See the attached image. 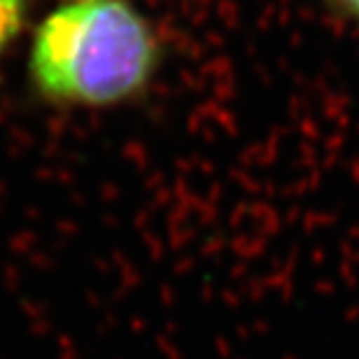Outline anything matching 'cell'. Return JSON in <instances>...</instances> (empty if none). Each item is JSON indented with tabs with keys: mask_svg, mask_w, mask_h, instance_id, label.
Wrapping results in <instances>:
<instances>
[{
	"mask_svg": "<svg viewBox=\"0 0 359 359\" xmlns=\"http://www.w3.org/2000/svg\"><path fill=\"white\" fill-rule=\"evenodd\" d=\"M159 63V45L126 0H68L42 21L31 77L59 103L112 105L135 96Z\"/></svg>",
	"mask_w": 359,
	"mask_h": 359,
	"instance_id": "1",
	"label": "cell"
},
{
	"mask_svg": "<svg viewBox=\"0 0 359 359\" xmlns=\"http://www.w3.org/2000/svg\"><path fill=\"white\" fill-rule=\"evenodd\" d=\"M26 0H0V54L19 33L24 21Z\"/></svg>",
	"mask_w": 359,
	"mask_h": 359,
	"instance_id": "2",
	"label": "cell"
},
{
	"mask_svg": "<svg viewBox=\"0 0 359 359\" xmlns=\"http://www.w3.org/2000/svg\"><path fill=\"white\" fill-rule=\"evenodd\" d=\"M325 3L336 17L359 26V0H325Z\"/></svg>",
	"mask_w": 359,
	"mask_h": 359,
	"instance_id": "3",
	"label": "cell"
}]
</instances>
